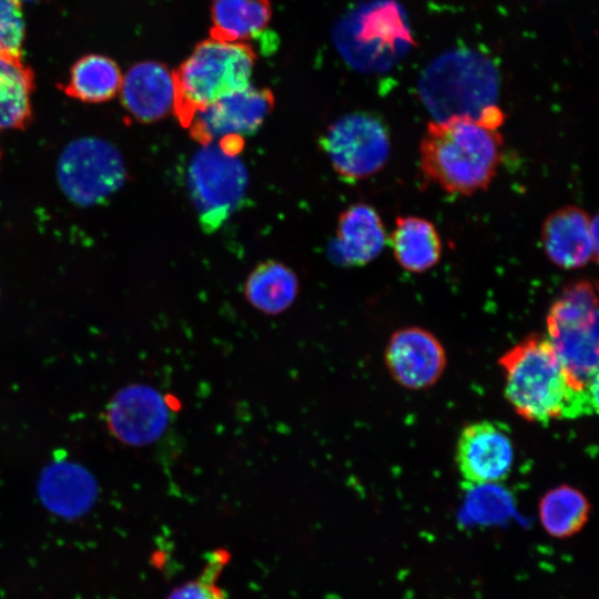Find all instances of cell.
<instances>
[{"mask_svg": "<svg viewBox=\"0 0 599 599\" xmlns=\"http://www.w3.org/2000/svg\"><path fill=\"white\" fill-rule=\"evenodd\" d=\"M506 114L497 104L479 115L430 120L422 135L419 167L447 194L468 196L489 187L504 154L500 128Z\"/></svg>", "mask_w": 599, "mask_h": 599, "instance_id": "cell-1", "label": "cell"}, {"mask_svg": "<svg viewBox=\"0 0 599 599\" xmlns=\"http://www.w3.org/2000/svg\"><path fill=\"white\" fill-rule=\"evenodd\" d=\"M498 362L505 374V397L525 420L546 424L597 412V405L572 389L547 336H527Z\"/></svg>", "mask_w": 599, "mask_h": 599, "instance_id": "cell-2", "label": "cell"}, {"mask_svg": "<svg viewBox=\"0 0 599 599\" xmlns=\"http://www.w3.org/2000/svg\"><path fill=\"white\" fill-rule=\"evenodd\" d=\"M548 339L575 392L598 404V296L581 278L566 285L547 314Z\"/></svg>", "mask_w": 599, "mask_h": 599, "instance_id": "cell-3", "label": "cell"}, {"mask_svg": "<svg viewBox=\"0 0 599 599\" xmlns=\"http://www.w3.org/2000/svg\"><path fill=\"white\" fill-rule=\"evenodd\" d=\"M499 72L481 51L454 49L434 59L422 72L418 94L433 120L477 116L496 104Z\"/></svg>", "mask_w": 599, "mask_h": 599, "instance_id": "cell-4", "label": "cell"}, {"mask_svg": "<svg viewBox=\"0 0 599 599\" xmlns=\"http://www.w3.org/2000/svg\"><path fill=\"white\" fill-rule=\"evenodd\" d=\"M256 53L250 43L207 38L174 70L173 113L186 129L194 114L215 101L251 85Z\"/></svg>", "mask_w": 599, "mask_h": 599, "instance_id": "cell-5", "label": "cell"}, {"mask_svg": "<svg viewBox=\"0 0 599 599\" xmlns=\"http://www.w3.org/2000/svg\"><path fill=\"white\" fill-rule=\"evenodd\" d=\"M247 185V170L237 155L216 143L201 145L187 169V186L204 232L216 231L242 205Z\"/></svg>", "mask_w": 599, "mask_h": 599, "instance_id": "cell-6", "label": "cell"}, {"mask_svg": "<svg viewBox=\"0 0 599 599\" xmlns=\"http://www.w3.org/2000/svg\"><path fill=\"white\" fill-rule=\"evenodd\" d=\"M319 146L334 171L346 181L368 179L387 164L390 135L376 114L356 111L342 115L319 138Z\"/></svg>", "mask_w": 599, "mask_h": 599, "instance_id": "cell-7", "label": "cell"}, {"mask_svg": "<svg viewBox=\"0 0 599 599\" xmlns=\"http://www.w3.org/2000/svg\"><path fill=\"white\" fill-rule=\"evenodd\" d=\"M125 165L116 148L98 138L71 142L58 162L62 191L74 203L95 205L116 192L125 181Z\"/></svg>", "mask_w": 599, "mask_h": 599, "instance_id": "cell-8", "label": "cell"}, {"mask_svg": "<svg viewBox=\"0 0 599 599\" xmlns=\"http://www.w3.org/2000/svg\"><path fill=\"white\" fill-rule=\"evenodd\" d=\"M352 30L341 48L346 60L358 69H385L402 58L413 43L405 14L393 0H378L356 12Z\"/></svg>", "mask_w": 599, "mask_h": 599, "instance_id": "cell-9", "label": "cell"}, {"mask_svg": "<svg viewBox=\"0 0 599 599\" xmlns=\"http://www.w3.org/2000/svg\"><path fill=\"white\" fill-rule=\"evenodd\" d=\"M274 102L271 90L248 85L196 112L186 129L201 145L230 135H252L271 113Z\"/></svg>", "mask_w": 599, "mask_h": 599, "instance_id": "cell-10", "label": "cell"}, {"mask_svg": "<svg viewBox=\"0 0 599 599\" xmlns=\"http://www.w3.org/2000/svg\"><path fill=\"white\" fill-rule=\"evenodd\" d=\"M170 408L155 388L132 384L121 388L105 409L111 434L121 443L143 447L158 440L170 423Z\"/></svg>", "mask_w": 599, "mask_h": 599, "instance_id": "cell-11", "label": "cell"}, {"mask_svg": "<svg viewBox=\"0 0 599 599\" xmlns=\"http://www.w3.org/2000/svg\"><path fill=\"white\" fill-rule=\"evenodd\" d=\"M514 460L512 439L501 425L481 420L465 426L460 432L456 465L466 484L499 483L509 476Z\"/></svg>", "mask_w": 599, "mask_h": 599, "instance_id": "cell-12", "label": "cell"}, {"mask_svg": "<svg viewBox=\"0 0 599 599\" xmlns=\"http://www.w3.org/2000/svg\"><path fill=\"white\" fill-rule=\"evenodd\" d=\"M540 243L546 257L564 270L598 261V223L585 209L568 204L550 212L541 223Z\"/></svg>", "mask_w": 599, "mask_h": 599, "instance_id": "cell-13", "label": "cell"}, {"mask_svg": "<svg viewBox=\"0 0 599 599\" xmlns=\"http://www.w3.org/2000/svg\"><path fill=\"white\" fill-rule=\"evenodd\" d=\"M446 362L440 341L418 326L397 329L385 348V363L390 376L408 389L433 386L443 375Z\"/></svg>", "mask_w": 599, "mask_h": 599, "instance_id": "cell-14", "label": "cell"}, {"mask_svg": "<svg viewBox=\"0 0 599 599\" xmlns=\"http://www.w3.org/2000/svg\"><path fill=\"white\" fill-rule=\"evenodd\" d=\"M119 93L133 119L142 123L159 121L174 111V70L158 61L138 62L123 75Z\"/></svg>", "mask_w": 599, "mask_h": 599, "instance_id": "cell-15", "label": "cell"}, {"mask_svg": "<svg viewBox=\"0 0 599 599\" xmlns=\"http://www.w3.org/2000/svg\"><path fill=\"white\" fill-rule=\"evenodd\" d=\"M387 242L378 212L369 204L355 203L341 213L327 255L341 266H363L374 261Z\"/></svg>", "mask_w": 599, "mask_h": 599, "instance_id": "cell-16", "label": "cell"}, {"mask_svg": "<svg viewBox=\"0 0 599 599\" xmlns=\"http://www.w3.org/2000/svg\"><path fill=\"white\" fill-rule=\"evenodd\" d=\"M398 265L409 273H424L443 255V241L435 224L422 216L398 215L388 237Z\"/></svg>", "mask_w": 599, "mask_h": 599, "instance_id": "cell-17", "label": "cell"}, {"mask_svg": "<svg viewBox=\"0 0 599 599\" xmlns=\"http://www.w3.org/2000/svg\"><path fill=\"white\" fill-rule=\"evenodd\" d=\"M39 493L50 509L64 515H77L91 505L95 496V481L81 465L55 459L43 469Z\"/></svg>", "mask_w": 599, "mask_h": 599, "instance_id": "cell-18", "label": "cell"}, {"mask_svg": "<svg viewBox=\"0 0 599 599\" xmlns=\"http://www.w3.org/2000/svg\"><path fill=\"white\" fill-rule=\"evenodd\" d=\"M210 38L246 43L261 34L272 19L270 0H212Z\"/></svg>", "mask_w": 599, "mask_h": 599, "instance_id": "cell-19", "label": "cell"}, {"mask_svg": "<svg viewBox=\"0 0 599 599\" xmlns=\"http://www.w3.org/2000/svg\"><path fill=\"white\" fill-rule=\"evenodd\" d=\"M295 272L282 262L268 260L257 264L246 277L244 296L257 311L277 315L288 309L298 294Z\"/></svg>", "mask_w": 599, "mask_h": 599, "instance_id": "cell-20", "label": "cell"}, {"mask_svg": "<svg viewBox=\"0 0 599 599\" xmlns=\"http://www.w3.org/2000/svg\"><path fill=\"white\" fill-rule=\"evenodd\" d=\"M33 88V72L22 57L0 54V132L27 126Z\"/></svg>", "mask_w": 599, "mask_h": 599, "instance_id": "cell-21", "label": "cell"}, {"mask_svg": "<svg viewBox=\"0 0 599 599\" xmlns=\"http://www.w3.org/2000/svg\"><path fill=\"white\" fill-rule=\"evenodd\" d=\"M591 506L587 496L567 484L546 491L538 502V517L546 534L556 539L577 535L589 520Z\"/></svg>", "mask_w": 599, "mask_h": 599, "instance_id": "cell-22", "label": "cell"}, {"mask_svg": "<svg viewBox=\"0 0 599 599\" xmlns=\"http://www.w3.org/2000/svg\"><path fill=\"white\" fill-rule=\"evenodd\" d=\"M122 78L119 65L112 59L88 54L73 64L63 91L82 102H105L119 93Z\"/></svg>", "mask_w": 599, "mask_h": 599, "instance_id": "cell-23", "label": "cell"}, {"mask_svg": "<svg viewBox=\"0 0 599 599\" xmlns=\"http://www.w3.org/2000/svg\"><path fill=\"white\" fill-rule=\"evenodd\" d=\"M230 552L219 548L210 552L201 572L174 588L165 599H229L219 578L230 560Z\"/></svg>", "mask_w": 599, "mask_h": 599, "instance_id": "cell-24", "label": "cell"}, {"mask_svg": "<svg viewBox=\"0 0 599 599\" xmlns=\"http://www.w3.org/2000/svg\"><path fill=\"white\" fill-rule=\"evenodd\" d=\"M24 30L22 0H0V54L22 57Z\"/></svg>", "mask_w": 599, "mask_h": 599, "instance_id": "cell-25", "label": "cell"}, {"mask_svg": "<svg viewBox=\"0 0 599 599\" xmlns=\"http://www.w3.org/2000/svg\"><path fill=\"white\" fill-rule=\"evenodd\" d=\"M0 159H1V152H0Z\"/></svg>", "mask_w": 599, "mask_h": 599, "instance_id": "cell-26", "label": "cell"}]
</instances>
